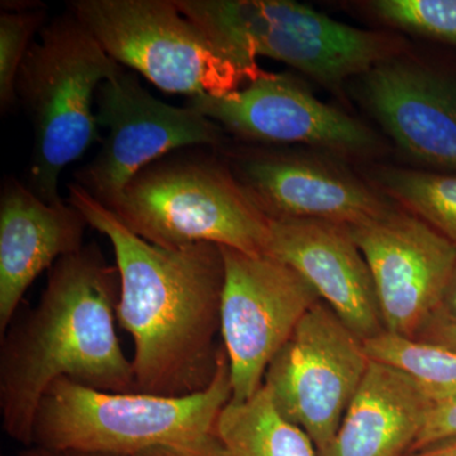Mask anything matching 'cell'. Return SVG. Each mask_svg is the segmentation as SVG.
I'll return each instance as SVG.
<instances>
[{
	"label": "cell",
	"instance_id": "cell-11",
	"mask_svg": "<svg viewBox=\"0 0 456 456\" xmlns=\"http://www.w3.org/2000/svg\"><path fill=\"white\" fill-rule=\"evenodd\" d=\"M187 106L241 142L305 145L351 158H369L382 147L370 128L289 75L265 73L231 94L189 98Z\"/></svg>",
	"mask_w": 456,
	"mask_h": 456
},
{
	"label": "cell",
	"instance_id": "cell-14",
	"mask_svg": "<svg viewBox=\"0 0 456 456\" xmlns=\"http://www.w3.org/2000/svg\"><path fill=\"white\" fill-rule=\"evenodd\" d=\"M362 106L401 151L456 171V77L392 56L359 77Z\"/></svg>",
	"mask_w": 456,
	"mask_h": 456
},
{
	"label": "cell",
	"instance_id": "cell-23",
	"mask_svg": "<svg viewBox=\"0 0 456 456\" xmlns=\"http://www.w3.org/2000/svg\"><path fill=\"white\" fill-rule=\"evenodd\" d=\"M456 435V395L434 403L425 428L410 452Z\"/></svg>",
	"mask_w": 456,
	"mask_h": 456
},
{
	"label": "cell",
	"instance_id": "cell-6",
	"mask_svg": "<svg viewBox=\"0 0 456 456\" xmlns=\"http://www.w3.org/2000/svg\"><path fill=\"white\" fill-rule=\"evenodd\" d=\"M222 49L242 64L277 60L327 86L362 77L398 53V41L338 22L292 0H175Z\"/></svg>",
	"mask_w": 456,
	"mask_h": 456
},
{
	"label": "cell",
	"instance_id": "cell-3",
	"mask_svg": "<svg viewBox=\"0 0 456 456\" xmlns=\"http://www.w3.org/2000/svg\"><path fill=\"white\" fill-rule=\"evenodd\" d=\"M206 149L188 147L147 165L107 209L160 248L213 244L269 254V218L217 150Z\"/></svg>",
	"mask_w": 456,
	"mask_h": 456
},
{
	"label": "cell",
	"instance_id": "cell-28",
	"mask_svg": "<svg viewBox=\"0 0 456 456\" xmlns=\"http://www.w3.org/2000/svg\"><path fill=\"white\" fill-rule=\"evenodd\" d=\"M12 456H118L108 454H90V452H53V450H45L40 448H26L22 452Z\"/></svg>",
	"mask_w": 456,
	"mask_h": 456
},
{
	"label": "cell",
	"instance_id": "cell-24",
	"mask_svg": "<svg viewBox=\"0 0 456 456\" xmlns=\"http://www.w3.org/2000/svg\"><path fill=\"white\" fill-rule=\"evenodd\" d=\"M132 456H224L216 434L185 444L154 446Z\"/></svg>",
	"mask_w": 456,
	"mask_h": 456
},
{
	"label": "cell",
	"instance_id": "cell-22",
	"mask_svg": "<svg viewBox=\"0 0 456 456\" xmlns=\"http://www.w3.org/2000/svg\"><path fill=\"white\" fill-rule=\"evenodd\" d=\"M369 8L393 28L456 47V0H374Z\"/></svg>",
	"mask_w": 456,
	"mask_h": 456
},
{
	"label": "cell",
	"instance_id": "cell-7",
	"mask_svg": "<svg viewBox=\"0 0 456 456\" xmlns=\"http://www.w3.org/2000/svg\"><path fill=\"white\" fill-rule=\"evenodd\" d=\"M69 11L117 64L163 92L222 97L265 74L222 49L175 0H74Z\"/></svg>",
	"mask_w": 456,
	"mask_h": 456
},
{
	"label": "cell",
	"instance_id": "cell-15",
	"mask_svg": "<svg viewBox=\"0 0 456 456\" xmlns=\"http://www.w3.org/2000/svg\"><path fill=\"white\" fill-rule=\"evenodd\" d=\"M269 254L297 270L362 341L386 331L373 275L346 226L270 221Z\"/></svg>",
	"mask_w": 456,
	"mask_h": 456
},
{
	"label": "cell",
	"instance_id": "cell-1",
	"mask_svg": "<svg viewBox=\"0 0 456 456\" xmlns=\"http://www.w3.org/2000/svg\"><path fill=\"white\" fill-rule=\"evenodd\" d=\"M66 200L112 244L121 281L116 317L134 340L136 392L182 397L208 388L224 349L220 246L150 244L75 183Z\"/></svg>",
	"mask_w": 456,
	"mask_h": 456
},
{
	"label": "cell",
	"instance_id": "cell-25",
	"mask_svg": "<svg viewBox=\"0 0 456 456\" xmlns=\"http://www.w3.org/2000/svg\"><path fill=\"white\" fill-rule=\"evenodd\" d=\"M415 338L456 351V320L431 317Z\"/></svg>",
	"mask_w": 456,
	"mask_h": 456
},
{
	"label": "cell",
	"instance_id": "cell-5",
	"mask_svg": "<svg viewBox=\"0 0 456 456\" xmlns=\"http://www.w3.org/2000/svg\"><path fill=\"white\" fill-rule=\"evenodd\" d=\"M231 399L224 349L208 388L182 397L98 391L62 378L51 384L38 404L32 446L132 456L154 446L191 443L215 434Z\"/></svg>",
	"mask_w": 456,
	"mask_h": 456
},
{
	"label": "cell",
	"instance_id": "cell-21",
	"mask_svg": "<svg viewBox=\"0 0 456 456\" xmlns=\"http://www.w3.org/2000/svg\"><path fill=\"white\" fill-rule=\"evenodd\" d=\"M0 14V110L7 113L16 104V84L20 65L36 33L47 25L46 5L2 2Z\"/></svg>",
	"mask_w": 456,
	"mask_h": 456
},
{
	"label": "cell",
	"instance_id": "cell-2",
	"mask_svg": "<svg viewBox=\"0 0 456 456\" xmlns=\"http://www.w3.org/2000/svg\"><path fill=\"white\" fill-rule=\"evenodd\" d=\"M119 273L95 242L57 260L37 305L0 336V417L4 434L32 446V426L56 380L104 392H136L132 360L116 329Z\"/></svg>",
	"mask_w": 456,
	"mask_h": 456
},
{
	"label": "cell",
	"instance_id": "cell-8",
	"mask_svg": "<svg viewBox=\"0 0 456 456\" xmlns=\"http://www.w3.org/2000/svg\"><path fill=\"white\" fill-rule=\"evenodd\" d=\"M95 116L107 134L94 158L75 173V184L106 208L147 165L188 147L220 149L227 141L217 123L187 104L155 98L123 68L99 86Z\"/></svg>",
	"mask_w": 456,
	"mask_h": 456
},
{
	"label": "cell",
	"instance_id": "cell-27",
	"mask_svg": "<svg viewBox=\"0 0 456 456\" xmlns=\"http://www.w3.org/2000/svg\"><path fill=\"white\" fill-rule=\"evenodd\" d=\"M434 316L456 320V265L452 278H450L445 294H444L443 302H441L439 310H437Z\"/></svg>",
	"mask_w": 456,
	"mask_h": 456
},
{
	"label": "cell",
	"instance_id": "cell-10",
	"mask_svg": "<svg viewBox=\"0 0 456 456\" xmlns=\"http://www.w3.org/2000/svg\"><path fill=\"white\" fill-rule=\"evenodd\" d=\"M369 364L364 341L318 301L270 362L264 386L320 452L334 439Z\"/></svg>",
	"mask_w": 456,
	"mask_h": 456
},
{
	"label": "cell",
	"instance_id": "cell-16",
	"mask_svg": "<svg viewBox=\"0 0 456 456\" xmlns=\"http://www.w3.org/2000/svg\"><path fill=\"white\" fill-rule=\"evenodd\" d=\"M88 221L73 204H50L13 178L0 194V336L33 281L84 245ZM90 227V226H89Z\"/></svg>",
	"mask_w": 456,
	"mask_h": 456
},
{
	"label": "cell",
	"instance_id": "cell-20",
	"mask_svg": "<svg viewBox=\"0 0 456 456\" xmlns=\"http://www.w3.org/2000/svg\"><path fill=\"white\" fill-rule=\"evenodd\" d=\"M369 358L410 375L434 403L456 395V351L384 331L364 341Z\"/></svg>",
	"mask_w": 456,
	"mask_h": 456
},
{
	"label": "cell",
	"instance_id": "cell-12",
	"mask_svg": "<svg viewBox=\"0 0 456 456\" xmlns=\"http://www.w3.org/2000/svg\"><path fill=\"white\" fill-rule=\"evenodd\" d=\"M216 150L270 221L350 227L393 208L383 193L331 159L227 141Z\"/></svg>",
	"mask_w": 456,
	"mask_h": 456
},
{
	"label": "cell",
	"instance_id": "cell-18",
	"mask_svg": "<svg viewBox=\"0 0 456 456\" xmlns=\"http://www.w3.org/2000/svg\"><path fill=\"white\" fill-rule=\"evenodd\" d=\"M224 456H318L310 436L281 415L266 387L230 401L215 428Z\"/></svg>",
	"mask_w": 456,
	"mask_h": 456
},
{
	"label": "cell",
	"instance_id": "cell-4",
	"mask_svg": "<svg viewBox=\"0 0 456 456\" xmlns=\"http://www.w3.org/2000/svg\"><path fill=\"white\" fill-rule=\"evenodd\" d=\"M121 69L70 11L50 20L33 41L16 94L33 130L27 187L45 202H64L60 176L99 140L98 88Z\"/></svg>",
	"mask_w": 456,
	"mask_h": 456
},
{
	"label": "cell",
	"instance_id": "cell-13",
	"mask_svg": "<svg viewBox=\"0 0 456 456\" xmlns=\"http://www.w3.org/2000/svg\"><path fill=\"white\" fill-rule=\"evenodd\" d=\"M347 228L373 275L386 331L415 338L443 302L456 245L395 208Z\"/></svg>",
	"mask_w": 456,
	"mask_h": 456
},
{
	"label": "cell",
	"instance_id": "cell-26",
	"mask_svg": "<svg viewBox=\"0 0 456 456\" xmlns=\"http://www.w3.org/2000/svg\"><path fill=\"white\" fill-rule=\"evenodd\" d=\"M406 456H456V435L431 444L426 448L408 452Z\"/></svg>",
	"mask_w": 456,
	"mask_h": 456
},
{
	"label": "cell",
	"instance_id": "cell-9",
	"mask_svg": "<svg viewBox=\"0 0 456 456\" xmlns=\"http://www.w3.org/2000/svg\"><path fill=\"white\" fill-rule=\"evenodd\" d=\"M221 250V338L230 367L231 401L242 402L263 387L270 362L321 298L297 270L273 255Z\"/></svg>",
	"mask_w": 456,
	"mask_h": 456
},
{
	"label": "cell",
	"instance_id": "cell-19",
	"mask_svg": "<svg viewBox=\"0 0 456 456\" xmlns=\"http://www.w3.org/2000/svg\"><path fill=\"white\" fill-rule=\"evenodd\" d=\"M373 182L386 197L421 218L456 245V175L435 171L380 167Z\"/></svg>",
	"mask_w": 456,
	"mask_h": 456
},
{
	"label": "cell",
	"instance_id": "cell-17",
	"mask_svg": "<svg viewBox=\"0 0 456 456\" xmlns=\"http://www.w3.org/2000/svg\"><path fill=\"white\" fill-rule=\"evenodd\" d=\"M432 406L410 375L370 359L334 439L318 456H406Z\"/></svg>",
	"mask_w": 456,
	"mask_h": 456
}]
</instances>
